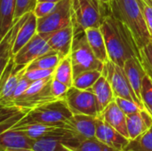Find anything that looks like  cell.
Returning a JSON list of instances; mask_svg holds the SVG:
<instances>
[{
    "instance_id": "obj_1",
    "label": "cell",
    "mask_w": 152,
    "mask_h": 151,
    "mask_svg": "<svg viewBox=\"0 0 152 151\" xmlns=\"http://www.w3.org/2000/svg\"><path fill=\"white\" fill-rule=\"evenodd\" d=\"M100 28L105 39L110 61L122 68L131 58H137L142 61L141 49L131 30L122 21L109 13L103 18Z\"/></svg>"
},
{
    "instance_id": "obj_2",
    "label": "cell",
    "mask_w": 152,
    "mask_h": 151,
    "mask_svg": "<svg viewBox=\"0 0 152 151\" xmlns=\"http://www.w3.org/2000/svg\"><path fill=\"white\" fill-rule=\"evenodd\" d=\"M109 13L122 21L131 30L140 49L152 41L151 35L137 0H111Z\"/></svg>"
},
{
    "instance_id": "obj_3",
    "label": "cell",
    "mask_w": 152,
    "mask_h": 151,
    "mask_svg": "<svg viewBox=\"0 0 152 151\" xmlns=\"http://www.w3.org/2000/svg\"><path fill=\"white\" fill-rule=\"evenodd\" d=\"M73 116L65 99L56 100L31 109L14 127L31 124L64 125Z\"/></svg>"
},
{
    "instance_id": "obj_4",
    "label": "cell",
    "mask_w": 152,
    "mask_h": 151,
    "mask_svg": "<svg viewBox=\"0 0 152 151\" xmlns=\"http://www.w3.org/2000/svg\"><path fill=\"white\" fill-rule=\"evenodd\" d=\"M73 20L77 32L100 28L109 10L99 0H71Z\"/></svg>"
},
{
    "instance_id": "obj_5",
    "label": "cell",
    "mask_w": 152,
    "mask_h": 151,
    "mask_svg": "<svg viewBox=\"0 0 152 151\" xmlns=\"http://www.w3.org/2000/svg\"><path fill=\"white\" fill-rule=\"evenodd\" d=\"M74 77L88 70L103 71L104 63L101 61L91 49L85 31L77 33L70 53Z\"/></svg>"
},
{
    "instance_id": "obj_6",
    "label": "cell",
    "mask_w": 152,
    "mask_h": 151,
    "mask_svg": "<svg viewBox=\"0 0 152 151\" xmlns=\"http://www.w3.org/2000/svg\"><path fill=\"white\" fill-rule=\"evenodd\" d=\"M72 22V1L61 0L49 14L37 19V33L52 36L54 32L69 26Z\"/></svg>"
},
{
    "instance_id": "obj_7",
    "label": "cell",
    "mask_w": 152,
    "mask_h": 151,
    "mask_svg": "<svg viewBox=\"0 0 152 151\" xmlns=\"http://www.w3.org/2000/svg\"><path fill=\"white\" fill-rule=\"evenodd\" d=\"M102 74L110 81L115 97H120L135 102L142 109H145L143 103L140 101L133 89L129 79L124 70V68L118 66L111 61H108L104 64Z\"/></svg>"
},
{
    "instance_id": "obj_8",
    "label": "cell",
    "mask_w": 152,
    "mask_h": 151,
    "mask_svg": "<svg viewBox=\"0 0 152 151\" xmlns=\"http://www.w3.org/2000/svg\"><path fill=\"white\" fill-rule=\"evenodd\" d=\"M53 76L32 82L27 91L16 99L12 106H17L28 110H31L45 103L56 101L51 90V85Z\"/></svg>"
},
{
    "instance_id": "obj_9",
    "label": "cell",
    "mask_w": 152,
    "mask_h": 151,
    "mask_svg": "<svg viewBox=\"0 0 152 151\" xmlns=\"http://www.w3.org/2000/svg\"><path fill=\"white\" fill-rule=\"evenodd\" d=\"M28 66L17 65L12 58L6 66L1 70L0 76V105L1 107L12 106L13 96L21 77Z\"/></svg>"
},
{
    "instance_id": "obj_10",
    "label": "cell",
    "mask_w": 152,
    "mask_h": 151,
    "mask_svg": "<svg viewBox=\"0 0 152 151\" xmlns=\"http://www.w3.org/2000/svg\"><path fill=\"white\" fill-rule=\"evenodd\" d=\"M65 101L73 115L100 116V109L95 94L88 90H81L74 86L69 87Z\"/></svg>"
},
{
    "instance_id": "obj_11",
    "label": "cell",
    "mask_w": 152,
    "mask_h": 151,
    "mask_svg": "<svg viewBox=\"0 0 152 151\" xmlns=\"http://www.w3.org/2000/svg\"><path fill=\"white\" fill-rule=\"evenodd\" d=\"M51 36L37 33L14 56V61L20 66H28L34 60L53 49L48 44Z\"/></svg>"
},
{
    "instance_id": "obj_12",
    "label": "cell",
    "mask_w": 152,
    "mask_h": 151,
    "mask_svg": "<svg viewBox=\"0 0 152 151\" xmlns=\"http://www.w3.org/2000/svg\"><path fill=\"white\" fill-rule=\"evenodd\" d=\"M97 117L88 115H73L64 126L73 133L79 141L94 138L96 133Z\"/></svg>"
},
{
    "instance_id": "obj_13",
    "label": "cell",
    "mask_w": 152,
    "mask_h": 151,
    "mask_svg": "<svg viewBox=\"0 0 152 151\" xmlns=\"http://www.w3.org/2000/svg\"><path fill=\"white\" fill-rule=\"evenodd\" d=\"M95 137L103 143L118 151L124 150L130 142L128 138L110 125L101 116L97 117Z\"/></svg>"
},
{
    "instance_id": "obj_14",
    "label": "cell",
    "mask_w": 152,
    "mask_h": 151,
    "mask_svg": "<svg viewBox=\"0 0 152 151\" xmlns=\"http://www.w3.org/2000/svg\"><path fill=\"white\" fill-rule=\"evenodd\" d=\"M77 29L74 20L69 26L54 32L48 40V44L53 51L58 52L63 57L68 56L71 53L72 44L77 35Z\"/></svg>"
},
{
    "instance_id": "obj_15",
    "label": "cell",
    "mask_w": 152,
    "mask_h": 151,
    "mask_svg": "<svg viewBox=\"0 0 152 151\" xmlns=\"http://www.w3.org/2000/svg\"><path fill=\"white\" fill-rule=\"evenodd\" d=\"M36 140L17 129H10L0 134V151L33 149Z\"/></svg>"
},
{
    "instance_id": "obj_16",
    "label": "cell",
    "mask_w": 152,
    "mask_h": 151,
    "mask_svg": "<svg viewBox=\"0 0 152 151\" xmlns=\"http://www.w3.org/2000/svg\"><path fill=\"white\" fill-rule=\"evenodd\" d=\"M37 33V18L33 12H29L23 15V20L18 30L15 44L13 47V55H15Z\"/></svg>"
},
{
    "instance_id": "obj_17",
    "label": "cell",
    "mask_w": 152,
    "mask_h": 151,
    "mask_svg": "<svg viewBox=\"0 0 152 151\" xmlns=\"http://www.w3.org/2000/svg\"><path fill=\"white\" fill-rule=\"evenodd\" d=\"M100 116L102 117V118L118 133L130 140L127 129L126 115L121 110L115 101L110 103Z\"/></svg>"
},
{
    "instance_id": "obj_18",
    "label": "cell",
    "mask_w": 152,
    "mask_h": 151,
    "mask_svg": "<svg viewBox=\"0 0 152 151\" xmlns=\"http://www.w3.org/2000/svg\"><path fill=\"white\" fill-rule=\"evenodd\" d=\"M23 20V16L15 20L11 28L1 38L0 42V65L1 70L6 66L12 58H13V47L15 44L18 30Z\"/></svg>"
},
{
    "instance_id": "obj_19",
    "label": "cell",
    "mask_w": 152,
    "mask_h": 151,
    "mask_svg": "<svg viewBox=\"0 0 152 151\" xmlns=\"http://www.w3.org/2000/svg\"><path fill=\"white\" fill-rule=\"evenodd\" d=\"M126 122L131 141L139 137L151 127L152 116L146 109H141L134 114L127 116Z\"/></svg>"
},
{
    "instance_id": "obj_20",
    "label": "cell",
    "mask_w": 152,
    "mask_h": 151,
    "mask_svg": "<svg viewBox=\"0 0 152 151\" xmlns=\"http://www.w3.org/2000/svg\"><path fill=\"white\" fill-rule=\"evenodd\" d=\"M123 68L133 89L134 90L136 95L142 101V96H141L142 85L143 79L147 75L142 61L137 58H131L125 62Z\"/></svg>"
},
{
    "instance_id": "obj_21",
    "label": "cell",
    "mask_w": 152,
    "mask_h": 151,
    "mask_svg": "<svg viewBox=\"0 0 152 151\" xmlns=\"http://www.w3.org/2000/svg\"><path fill=\"white\" fill-rule=\"evenodd\" d=\"M89 90L92 91L96 96L101 114L107 108V106L116 99L111 85L103 74Z\"/></svg>"
},
{
    "instance_id": "obj_22",
    "label": "cell",
    "mask_w": 152,
    "mask_h": 151,
    "mask_svg": "<svg viewBox=\"0 0 152 151\" xmlns=\"http://www.w3.org/2000/svg\"><path fill=\"white\" fill-rule=\"evenodd\" d=\"M88 44L93 50L94 53L104 64L110 60L108 50L105 43L103 34L100 28H90L85 30Z\"/></svg>"
},
{
    "instance_id": "obj_23",
    "label": "cell",
    "mask_w": 152,
    "mask_h": 151,
    "mask_svg": "<svg viewBox=\"0 0 152 151\" xmlns=\"http://www.w3.org/2000/svg\"><path fill=\"white\" fill-rule=\"evenodd\" d=\"M30 110L17 107H1V122L0 133H4L7 130L14 127Z\"/></svg>"
},
{
    "instance_id": "obj_24",
    "label": "cell",
    "mask_w": 152,
    "mask_h": 151,
    "mask_svg": "<svg viewBox=\"0 0 152 151\" xmlns=\"http://www.w3.org/2000/svg\"><path fill=\"white\" fill-rule=\"evenodd\" d=\"M12 129H17L24 132L27 135L34 140H37L46 135H52L62 132L65 127L64 125H48L43 124H31L15 127Z\"/></svg>"
},
{
    "instance_id": "obj_25",
    "label": "cell",
    "mask_w": 152,
    "mask_h": 151,
    "mask_svg": "<svg viewBox=\"0 0 152 151\" xmlns=\"http://www.w3.org/2000/svg\"><path fill=\"white\" fill-rule=\"evenodd\" d=\"M17 0H0V36L1 38L14 23Z\"/></svg>"
},
{
    "instance_id": "obj_26",
    "label": "cell",
    "mask_w": 152,
    "mask_h": 151,
    "mask_svg": "<svg viewBox=\"0 0 152 151\" xmlns=\"http://www.w3.org/2000/svg\"><path fill=\"white\" fill-rule=\"evenodd\" d=\"M53 78L61 83H64L69 87L73 86L74 72L70 54L63 57L61 60L57 67L54 69Z\"/></svg>"
},
{
    "instance_id": "obj_27",
    "label": "cell",
    "mask_w": 152,
    "mask_h": 151,
    "mask_svg": "<svg viewBox=\"0 0 152 151\" xmlns=\"http://www.w3.org/2000/svg\"><path fill=\"white\" fill-rule=\"evenodd\" d=\"M63 56L56 51H50L37 59L34 60L28 65V69H54Z\"/></svg>"
},
{
    "instance_id": "obj_28",
    "label": "cell",
    "mask_w": 152,
    "mask_h": 151,
    "mask_svg": "<svg viewBox=\"0 0 152 151\" xmlns=\"http://www.w3.org/2000/svg\"><path fill=\"white\" fill-rule=\"evenodd\" d=\"M102 76L101 70H88L80 73L74 77L73 86L81 90H88L97 82V80Z\"/></svg>"
},
{
    "instance_id": "obj_29",
    "label": "cell",
    "mask_w": 152,
    "mask_h": 151,
    "mask_svg": "<svg viewBox=\"0 0 152 151\" xmlns=\"http://www.w3.org/2000/svg\"><path fill=\"white\" fill-rule=\"evenodd\" d=\"M123 151H152V126L134 140H131Z\"/></svg>"
},
{
    "instance_id": "obj_30",
    "label": "cell",
    "mask_w": 152,
    "mask_h": 151,
    "mask_svg": "<svg viewBox=\"0 0 152 151\" xmlns=\"http://www.w3.org/2000/svg\"><path fill=\"white\" fill-rule=\"evenodd\" d=\"M73 151H118L103 143L96 137L85 139L76 147L69 149Z\"/></svg>"
},
{
    "instance_id": "obj_31",
    "label": "cell",
    "mask_w": 152,
    "mask_h": 151,
    "mask_svg": "<svg viewBox=\"0 0 152 151\" xmlns=\"http://www.w3.org/2000/svg\"><path fill=\"white\" fill-rule=\"evenodd\" d=\"M141 96L145 109L152 116V79L148 75H146L143 79Z\"/></svg>"
},
{
    "instance_id": "obj_32",
    "label": "cell",
    "mask_w": 152,
    "mask_h": 151,
    "mask_svg": "<svg viewBox=\"0 0 152 151\" xmlns=\"http://www.w3.org/2000/svg\"><path fill=\"white\" fill-rule=\"evenodd\" d=\"M37 3V0H17L14 12V21L19 20L24 14L32 12Z\"/></svg>"
},
{
    "instance_id": "obj_33",
    "label": "cell",
    "mask_w": 152,
    "mask_h": 151,
    "mask_svg": "<svg viewBox=\"0 0 152 151\" xmlns=\"http://www.w3.org/2000/svg\"><path fill=\"white\" fill-rule=\"evenodd\" d=\"M142 63L147 73L152 79V41L141 49Z\"/></svg>"
},
{
    "instance_id": "obj_34",
    "label": "cell",
    "mask_w": 152,
    "mask_h": 151,
    "mask_svg": "<svg viewBox=\"0 0 152 151\" xmlns=\"http://www.w3.org/2000/svg\"><path fill=\"white\" fill-rule=\"evenodd\" d=\"M54 69H28L24 73V77L28 80L34 82L37 80L45 79L53 76Z\"/></svg>"
},
{
    "instance_id": "obj_35",
    "label": "cell",
    "mask_w": 152,
    "mask_h": 151,
    "mask_svg": "<svg viewBox=\"0 0 152 151\" xmlns=\"http://www.w3.org/2000/svg\"><path fill=\"white\" fill-rule=\"evenodd\" d=\"M115 101L117 102V104L118 105V107L121 109V110L127 116L134 114L138 111H140L141 109H142L139 105H137L135 102L131 101L129 100L124 99V98H120V97H117L115 99Z\"/></svg>"
},
{
    "instance_id": "obj_36",
    "label": "cell",
    "mask_w": 152,
    "mask_h": 151,
    "mask_svg": "<svg viewBox=\"0 0 152 151\" xmlns=\"http://www.w3.org/2000/svg\"><path fill=\"white\" fill-rule=\"evenodd\" d=\"M56 4L53 2H37L32 12L37 19H40L49 14L54 9Z\"/></svg>"
},
{
    "instance_id": "obj_37",
    "label": "cell",
    "mask_w": 152,
    "mask_h": 151,
    "mask_svg": "<svg viewBox=\"0 0 152 151\" xmlns=\"http://www.w3.org/2000/svg\"><path fill=\"white\" fill-rule=\"evenodd\" d=\"M69 89V87L67 85L53 78L52 85H51V90H52V94L55 99H57V100L65 99Z\"/></svg>"
},
{
    "instance_id": "obj_38",
    "label": "cell",
    "mask_w": 152,
    "mask_h": 151,
    "mask_svg": "<svg viewBox=\"0 0 152 151\" xmlns=\"http://www.w3.org/2000/svg\"><path fill=\"white\" fill-rule=\"evenodd\" d=\"M137 2L142 12L149 31L152 36V5L150 4L146 0H137Z\"/></svg>"
},
{
    "instance_id": "obj_39",
    "label": "cell",
    "mask_w": 152,
    "mask_h": 151,
    "mask_svg": "<svg viewBox=\"0 0 152 151\" xmlns=\"http://www.w3.org/2000/svg\"><path fill=\"white\" fill-rule=\"evenodd\" d=\"M32 84V81L28 80L27 77H24V75L21 77V78L20 79L19 83H18V85L16 87V90H15V93H14V96H13V101H12V105H13V102L16 99H18L20 95H22L26 91L27 89L29 87V85Z\"/></svg>"
},
{
    "instance_id": "obj_40",
    "label": "cell",
    "mask_w": 152,
    "mask_h": 151,
    "mask_svg": "<svg viewBox=\"0 0 152 151\" xmlns=\"http://www.w3.org/2000/svg\"><path fill=\"white\" fill-rule=\"evenodd\" d=\"M99 1L109 10V6H110V4L111 0H99Z\"/></svg>"
},
{
    "instance_id": "obj_41",
    "label": "cell",
    "mask_w": 152,
    "mask_h": 151,
    "mask_svg": "<svg viewBox=\"0 0 152 151\" xmlns=\"http://www.w3.org/2000/svg\"><path fill=\"white\" fill-rule=\"evenodd\" d=\"M6 151H36L33 149H20V150H8Z\"/></svg>"
},
{
    "instance_id": "obj_42",
    "label": "cell",
    "mask_w": 152,
    "mask_h": 151,
    "mask_svg": "<svg viewBox=\"0 0 152 151\" xmlns=\"http://www.w3.org/2000/svg\"><path fill=\"white\" fill-rule=\"evenodd\" d=\"M61 0H37V2H53V3H58Z\"/></svg>"
},
{
    "instance_id": "obj_43",
    "label": "cell",
    "mask_w": 152,
    "mask_h": 151,
    "mask_svg": "<svg viewBox=\"0 0 152 151\" xmlns=\"http://www.w3.org/2000/svg\"><path fill=\"white\" fill-rule=\"evenodd\" d=\"M146 1H147L150 4H151L152 5V0H146Z\"/></svg>"
},
{
    "instance_id": "obj_44",
    "label": "cell",
    "mask_w": 152,
    "mask_h": 151,
    "mask_svg": "<svg viewBox=\"0 0 152 151\" xmlns=\"http://www.w3.org/2000/svg\"><path fill=\"white\" fill-rule=\"evenodd\" d=\"M67 151H73V150H69H69H68Z\"/></svg>"
}]
</instances>
